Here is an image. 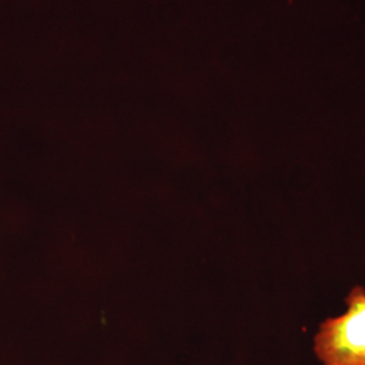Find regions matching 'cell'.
I'll list each match as a JSON object with an SVG mask.
<instances>
[{"label": "cell", "mask_w": 365, "mask_h": 365, "mask_svg": "<svg viewBox=\"0 0 365 365\" xmlns=\"http://www.w3.org/2000/svg\"><path fill=\"white\" fill-rule=\"evenodd\" d=\"M346 310L325 319L313 339L319 365H365V288L354 286Z\"/></svg>", "instance_id": "1"}]
</instances>
